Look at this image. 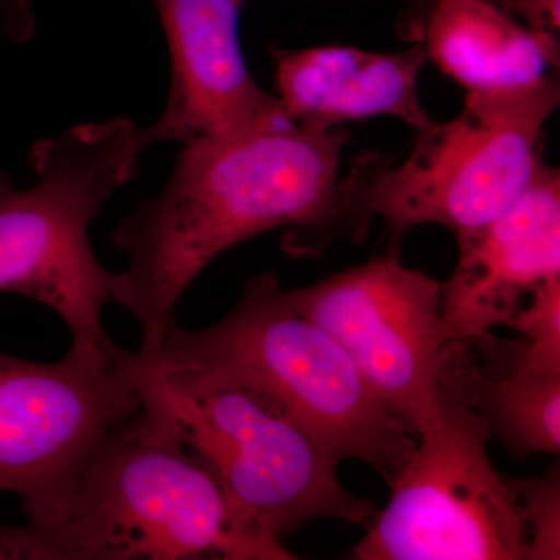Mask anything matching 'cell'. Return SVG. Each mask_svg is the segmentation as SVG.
<instances>
[{
  "mask_svg": "<svg viewBox=\"0 0 560 560\" xmlns=\"http://www.w3.org/2000/svg\"><path fill=\"white\" fill-rule=\"evenodd\" d=\"M445 382L458 390L518 458L560 452V374L510 368L503 375L482 374L456 346Z\"/></svg>",
  "mask_w": 560,
  "mask_h": 560,
  "instance_id": "obj_14",
  "label": "cell"
},
{
  "mask_svg": "<svg viewBox=\"0 0 560 560\" xmlns=\"http://www.w3.org/2000/svg\"><path fill=\"white\" fill-rule=\"evenodd\" d=\"M0 559L77 560L66 537L28 523L9 526L0 523Z\"/></svg>",
  "mask_w": 560,
  "mask_h": 560,
  "instance_id": "obj_17",
  "label": "cell"
},
{
  "mask_svg": "<svg viewBox=\"0 0 560 560\" xmlns=\"http://www.w3.org/2000/svg\"><path fill=\"white\" fill-rule=\"evenodd\" d=\"M510 327L525 338L515 366L560 374V278L548 280L534 291L528 307L515 313Z\"/></svg>",
  "mask_w": 560,
  "mask_h": 560,
  "instance_id": "obj_15",
  "label": "cell"
},
{
  "mask_svg": "<svg viewBox=\"0 0 560 560\" xmlns=\"http://www.w3.org/2000/svg\"><path fill=\"white\" fill-rule=\"evenodd\" d=\"M135 353L140 410L197 456L272 537L320 518L371 525V501L341 485L340 463L278 405L223 375L161 366Z\"/></svg>",
  "mask_w": 560,
  "mask_h": 560,
  "instance_id": "obj_3",
  "label": "cell"
},
{
  "mask_svg": "<svg viewBox=\"0 0 560 560\" xmlns=\"http://www.w3.org/2000/svg\"><path fill=\"white\" fill-rule=\"evenodd\" d=\"M459 259L441 283V312L455 341L510 326L523 301L560 278V178L544 165L499 219L459 235Z\"/></svg>",
  "mask_w": 560,
  "mask_h": 560,
  "instance_id": "obj_11",
  "label": "cell"
},
{
  "mask_svg": "<svg viewBox=\"0 0 560 560\" xmlns=\"http://www.w3.org/2000/svg\"><path fill=\"white\" fill-rule=\"evenodd\" d=\"M36 33L33 0H0V38L27 43Z\"/></svg>",
  "mask_w": 560,
  "mask_h": 560,
  "instance_id": "obj_18",
  "label": "cell"
},
{
  "mask_svg": "<svg viewBox=\"0 0 560 560\" xmlns=\"http://www.w3.org/2000/svg\"><path fill=\"white\" fill-rule=\"evenodd\" d=\"M555 77L511 95L467 94L458 117L419 131L410 156L348 183L350 213L382 217L394 235L441 224L456 237L499 219L537 178Z\"/></svg>",
  "mask_w": 560,
  "mask_h": 560,
  "instance_id": "obj_6",
  "label": "cell"
},
{
  "mask_svg": "<svg viewBox=\"0 0 560 560\" xmlns=\"http://www.w3.org/2000/svg\"><path fill=\"white\" fill-rule=\"evenodd\" d=\"M555 467V466H552ZM525 506L530 530V560L560 558V490L559 469L544 477L515 480Z\"/></svg>",
  "mask_w": 560,
  "mask_h": 560,
  "instance_id": "obj_16",
  "label": "cell"
},
{
  "mask_svg": "<svg viewBox=\"0 0 560 560\" xmlns=\"http://www.w3.org/2000/svg\"><path fill=\"white\" fill-rule=\"evenodd\" d=\"M427 60L467 94L534 90L558 68V38L534 31L490 0H433L422 27Z\"/></svg>",
  "mask_w": 560,
  "mask_h": 560,
  "instance_id": "obj_13",
  "label": "cell"
},
{
  "mask_svg": "<svg viewBox=\"0 0 560 560\" xmlns=\"http://www.w3.org/2000/svg\"><path fill=\"white\" fill-rule=\"evenodd\" d=\"M348 140L340 128L291 124L183 147L164 189L114 231L127 268L113 272L110 301L138 320L142 360L154 359L184 291L224 250L278 228H293V243L349 215L338 176Z\"/></svg>",
  "mask_w": 560,
  "mask_h": 560,
  "instance_id": "obj_1",
  "label": "cell"
},
{
  "mask_svg": "<svg viewBox=\"0 0 560 560\" xmlns=\"http://www.w3.org/2000/svg\"><path fill=\"white\" fill-rule=\"evenodd\" d=\"M488 422L444 383L436 430L389 481L385 510L352 550L357 560H530L514 478L488 455Z\"/></svg>",
  "mask_w": 560,
  "mask_h": 560,
  "instance_id": "obj_7",
  "label": "cell"
},
{
  "mask_svg": "<svg viewBox=\"0 0 560 560\" xmlns=\"http://www.w3.org/2000/svg\"><path fill=\"white\" fill-rule=\"evenodd\" d=\"M287 298L348 350L378 399L418 440L436 430L458 345L442 318L441 282L405 267L390 250L289 290Z\"/></svg>",
  "mask_w": 560,
  "mask_h": 560,
  "instance_id": "obj_9",
  "label": "cell"
},
{
  "mask_svg": "<svg viewBox=\"0 0 560 560\" xmlns=\"http://www.w3.org/2000/svg\"><path fill=\"white\" fill-rule=\"evenodd\" d=\"M238 2H242V3H243V2H245V0H238Z\"/></svg>",
  "mask_w": 560,
  "mask_h": 560,
  "instance_id": "obj_20",
  "label": "cell"
},
{
  "mask_svg": "<svg viewBox=\"0 0 560 560\" xmlns=\"http://www.w3.org/2000/svg\"><path fill=\"white\" fill-rule=\"evenodd\" d=\"M13 186V180H11L5 173L0 172V194H3V191L9 190L10 187Z\"/></svg>",
  "mask_w": 560,
  "mask_h": 560,
  "instance_id": "obj_19",
  "label": "cell"
},
{
  "mask_svg": "<svg viewBox=\"0 0 560 560\" xmlns=\"http://www.w3.org/2000/svg\"><path fill=\"white\" fill-rule=\"evenodd\" d=\"M223 375L300 422L338 463L361 459L393 480L419 440L383 405L348 350L291 307L272 271L250 279L234 311L202 330L165 331L154 359Z\"/></svg>",
  "mask_w": 560,
  "mask_h": 560,
  "instance_id": "obj_2",
  "label": "cell"
},
{
  "mask_svg": "<svg viewBox=\"0 0 560 560\" xmlns=\"http://www.w3.org/2000/svg\"><path fill=\"white\" fill-rule=\"evenodd\" d=\"M65 536L77 560L296 559L142 410L92 453Z\"/></svg>",
  "mask_w": 560,
  "mask_h": 560,
  "instance_id": "obj_4",
  "label": "cell"
},
{
  "mask_svg": "<svg viewBox=\"0 0 560 560\" xmlns=\"http://www.w3.org/2000/svg\"><path fill=\"white\" fill-rule=\"evenodd\" d=\"M142 128L119 117L33 143L36 183L0 194V293L22 294L68 324L80 352L117 346L102 324L110 278L90 242L91 221L138 172Z\"/></svg>",
  "mask_w": 560,
  "mask_h": 560,
  "instance_id": "obj_5",
  "label": "cell"
},
{
  "mask_svg": "<svg viewBox=\"0 0 560 560\" xmlns=\"http://www.w3.org/2000/svg\"><path fill=\"white\" fill-rule=\"evenodd\" d=\"M278 98L293 124L331 130L350 120L397 117L415 130L433 120L420 103L419 73L427 61L422 46L396 54L357 47H272Z\"/></svg>",
  "mask_w": 560,
  "mask_h": 560,
  "instance_id": "obj_12",
  "label": "cell"
},
{
  "mask_svg": "<svg viewBox=\"0 0 560 560\" xmlns=\"http://www.w3.org/2000/svg\"><path fill=\"white\" fill-rule=\"evenodd\" d=\"M135 363L120 346L58 363L0 353V492L21 497L28 523L65 536L92 453L140 411Z\"/></svg>",
  "mask_w": 560,
  "mask_h": 560,
  "instance_id": "obj_8",
  "label": "cell"
},
{
  "mask_svg": "<svg viewBox=\"0 0 560 560\" xmlns=\"http://www.w3.org/2000/svg\"><path fill=\"white\" fill-rule=\"evenodd\" d=\"M151 2L167 36L172 83L160 119L142 128L147 147L230 142L293 124L246 68L238 38L242 2Z\"/></svg>",
  "mask_w": 560,
  "mask_h": 560,
  "instance_id": "obj_10",
  "label": "cell"
}]
</instances>
